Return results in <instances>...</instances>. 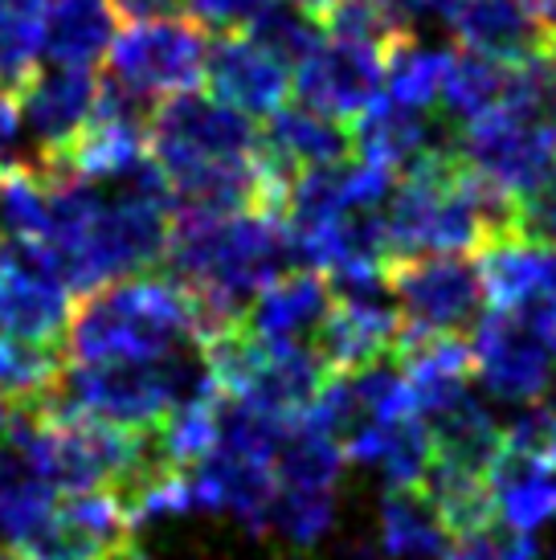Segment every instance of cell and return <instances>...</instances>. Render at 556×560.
I'll return each instance as SVG.
<instances>
[{
    "label": "cell",
    "mask_w": 556,
    "mask_h": 560,
    "mask_svg": "<svg viewBox=\"0 0 556 560\" xmlns=\"http://www.w3.org/2000/svg\"><path fill=\"white\" fill-rule=\"evenodd\" d=\"M327 315H332V282L315 266H294L263 287L242 324L270 348H299L320 340Z\"/></svg>",
    "instance_id": "obj_13"
},
{
    "label": "cell",
    "mask_w": 556,
    "mask_h": 560,
    "mask_svg": "<svg viewBox=\"0 0 556 560\" xmlns=\"http://www.w3.org/2000/svg\"><path fill=\"white\" fill-rule=\"evenodd\" d=\"M508 62H495L487 54L475 49H450L447 74H442V94H438V110L447 115L454 127L479 119L495 110L508 94Z\"/></svg>",
    "instance_id": "obj_22"
},
{
    "label": "cell",
    "mask_w": 556,
    "mask_h": 560,
    "mask_svg": "<svg viewBox=\"0 0 556 560\" xmlns=\"http://www.w3.org/2000/svg\"><path fill=\"white\" fill-rule=\"evenodd\" d=\"M544 295L556 303V249L544 254Z\"/></svg>",
    "instance_id": "obj_36"
},
{
    "label": "cell",
    "mask_w": 556,
    "mask_h": 560,
    "mask_svg": "<svg viewBox=\"0 0 556 560\" xmlns=\"http://www.w3.org/2000/svg\"><path fill=\"white\" fill-rule=\"evenodd\" d=\"M201 79L209 94L254 119H270L291 98V70L254 46L242 30H221L205 46Z\"/></svg>",
    "instance_id": "obj_10"
},
{
    "label": "cell",
    "mask_w": 556,
    "mask_h": 560,
    "mask_svg": "<svg viewBox=\"0 0 556 560\" xmlns=\"http://www.w3.org/2000/svg\"><path fill=\"white\" fill-rule=\"evenodd\" d=\"M336 528V491H308V487H275L266 532L282 536L294 548H315Z\"/></svg>",
    "instance_id": "obj_27"
},
{
    "label": "cell",
    "mask_w": 556,
    "mask_h": 560,
    "mask_svg": "<svg viewBox=\"0 0 556 560\" xmlns=\"http://www.w3.org/2000/svg\"><path fill=\"white\" fill-rule=\"evenodd\" d=\"M332 560H385V552H381V545H369V540H348V545L336 548Z\"/></svg>",
    "instance_id": "obj_35"
},
{
    "label": "cell",
    "mask_w": 556,
    "mask_h": 560,
    "mask_svg": "<svg viewBox=\"0 0 556 560\" xmlns=\"http://www.w3.org/2000/svg\"><path fill=\"white\" fill-rule=\"evenodd\" d=\"M148 152L164 176L176 180L209 164L263 156V127L254 124V115L221 103L217 94L176 91L155 107Z\"/></svg>",
    "instance_id": "obj_4"
},
{
    "label": "cell",
    "mask_w": 556,
    "mask_h": 560,
    "mask_svg": "<svg viewBox=\"0 0 556 560\" xmlns=\"http://www.w3.org/2000/svg\"><path fill=\"white\" fill-rule=\"evenodd\" d=\"M454 532L426 487H389L377 545L385 560H447Z\"/></svg>",
    "instance_id": "obj_21"
},
{
    "label": "cell",
    "mask_w": 556,
    "mask_h": 560,
    "mask_svg": "<svg viewBox=\"0 0 556 560\" xmlns=\"http://www.w3.org/2000/svg\"><path fill=\"white\" fill-rule=\"evenodd\" d=\"M421 487H426V495L438 503V512H442V520L450 524L454 536L466 528H479V524H487V520H495L487 470H466V467H450V463H433Z\"/></svg>",
    "instance_id": "obj_26"
},
{
    "label": "cell",
    "mask_w": 556,
    "mask_h": 560,
    "mask_svg": "<svg viewBox=\"0 0 556 560\" xmlns=\"http://www.w3.org/2000/svg\"><path fill=\"white\" fill-rule=\"evenodd\" d=\"M548 409L556 413V360H553V376H548V389H544V397H541Z\"/></svg>",
    "instance_id": "obj_39"
},
{
    "label": "cell",
    "mask_w": 556,
    "mask_h": 560,
    "mask_svg": "<svg viewBox=\"0 0 556 560\" xmlns=\"http://www.w3.org/2000/svg\"><path fill=\"white\" fill-rule=\"evenodd\" d=\"M299 4H303V9H311V13L327 16L332 9H336V4H344V0H299Z\"/></svg>",
    "instance_id": "obj_37"
},
{
    "label": "cell",
    "mask_w": 556,
    "mask_h": 560,
    "mask_svg": "<svg viewBox=\"0 0 556 560\" xmlns=\"http://www.w3.org/2000/svg\"><path fill=\"white\" fill-rule=\"evenodd\" d=\"M344 458L356 467L377 470L385 487H421L433 467V438L414 413L369 425L344 446Z\"/></svg>",
    "instance_id": "obj_19"
},
{
    "label": "cell",
    "mask_w": 556,
    "mask_h": 560,
    "mask_svg": "<svg viewBox=\"0 0 556 560\" xmlns=\"http://www.w3.org/2000/svg\"><path fill=\"white\" fill-rule=\"evenodd\" d=\"M185 340H197L193 299L164 270L78 295L66 336L70 360L164 357Z\"/></svg>",
    "instance_id": "obj_2"
},
{
    "label": "cell",
    "mask_w": 556,
    "mask_h": 560,
    "mask_svg": "<svg viewBox=\"0 0 556 560\" xmlns=\"http://www.w3.org/2000/svg\"><path fill=\"white\" fill-rule=\"evenodd\" d=\"M242 33L294 74L315 54V46L324 42L327 25L324 16L303 9L299 0H263L242 25Z\"/></svg>",
    "instance_id": "obj_24"
},
{
    "label": "cell",
    "mask_w": 556,
    "mask_h": 560,
    "mask_svg": "<svg viewBox=\"0 0 556 560\" xmlns=\"http://www.w3.org/2000/svg\"><path fill=\"white\" fill-rule=\"evenodd\" d=\"M74 291L42 275H25L0 262V331L9 340L46 343V348H70V315H74Z\"/></svg>",
    "instance_id": "obj_17"
},
{
    "label": "cell",
    "mask_w": 556,
    "mask_h": 560,
    "mask_svg": "<svg viewBox=\"0 0 556 560\" xmlns=\"http://www.w3.org/2000/svg\"><path fill=\"white\" fill-rule=\"evenodd\" d=\"M556 360V303L528 299L487 307L471 331V373L491 401L532 405L548 389Z\"/></svg>",
    "instance_id": "obj_3"
},
{
    "label": "cell",
    "mask_w": 556,
    "mask_h": 560,
    "mask_svg": "<svg viewBox=\"0 0 556 560\" xmlns=\"http://www.w3.org/2000/svg\"><path fill=\"white\" fill-rule=\"evenodd\" d=\"M454 160L479 185L516 201L556 168V124L495 107L471 124L454 127Z\"/></svg>",
    "instance_id": "obj_6"
},
{
    "label": "cell",
    "mask_w": 556,
    "mask_h": 560,
    "mask_svg": "<svg viewBox=\"0 0 556 560\" xmlns=\"http://www.w3.org/2000/svg\"><path fill=\"white\" fill-rule=\"evenodd\" d=\"M119 21H160V16H181L188 9L185 0H111Z\"/></svg>",
    "instance_id": "obj_31"
},
{
    "label": "cell",
    "mask_w": 556,
    "mask_h": 560,
    "mask_svg": "<svg viewBox=\"0 0 556 560\" xmlns=\"http://www.w3.org/2000/svg\"><path fill=\"white\" fill-rule=\"evenodd\" d=\"M46 0H0V94L21 98L42 66Z\"/></svg>",
    "instance_id": "obj_25"
},
{
    "label": "cell",
    "mask_w": 556,
    "mask_h": 560,
    "mask_svg": "<svg viewBox=\"0 0 556 560\" xmlns=\"http://www.w3.org/2000/svg\"><path fill=\"white\" fill-rule=\"evenodd\" d=\"M487 482H491L495 520L528 536L556 524V458L503 446L487 470Z\"/></svg>",
    "instance_id": "obj_18"
},
{
    "label": "cell",
    "mask_w": 556,
    "mask_h": 560,
    "mask_svg": "<svg viewBox=\"0 0 556 560\" xmlns=\"http://www.w3.org/2000/svg\"><path fill=\"white\" fill-rule=\"evenodd\" d=\"M94 560H143V548L131 540V532H124L119 540H111V545L103 548V552H99Z\"/></svg>",
    "instance_id": "obj_34"
},
{
    "label": "cell",
    "mask_w": 556,
    "mask_h": 560,
    "mask_svg": "<svg viewBox=\"0 0 556 560\" xmlns=\"http://www.w3.org/2000/svg\"><path fill=\"white\" fill-rule=\"evenodd\" d=\"M447 560H536V536L516 532L503 520H487L450 540Z\"/></svg>",
    "instance_id": "obj_28"
},
{
    "label": "cell",
    "mask_w": 556,
    "mask_h": 560,
    "mask_svg": "<svg viewBox=\"0 0 556 560\" xmlns=\"http://www.w3.org/2000/svg\"><path fill=\"white\" fill-rule=\"evenodd\" d=\"M442 21L463 49L487 54L508 66L553 46L541 16L528 9V0H454Z\"/></svg>",
    "instance_id": "obj_14"
},
{
    "label": "cell",
    "mask_w": 556,
    "mask_h": 560,
    "mask_svg": "<svg viewBox=\"0 0 556 560\" xmlns=\"http://www.w3.org/2000/svg\"><path fill=\"white\" fill-rule=\"evenodd\" d=\"M541 25H544V30H548V42H553V46H556V0H553V4H548V9H544V13H541Z\"/></svg>",
    "instance_id": "obj_38"
},
{
    "label": "cell",
    "mask_w": 556,
    "mask_h": 560,
    "mask_svg": "<svg viewBox=\"0 0 556 560\" xmlns=\"http://www.w3.org/2000/svg\"><path fill=\"white\" fill-rule=\"evenodd\" d=\"M393 295L402 307V340L471 336L487 307V279L479 258L466 254H417L389 266Z\"/></svg>",
    "instance_id": "obj_5"
},
{
    "label": "cell",
    "mask_w": 556,
    "mask_h": 560,
    "mask_svg": "<svg viewBox=\"0 0 556 560\" xmlns=\"http://www.w3.org/2000/svg\"><path fill=\"white\" fill-rule=\"evenodd\" d=\"M205 25L193 16H160L131 21L107 54V70L127 86L169 98L176 91H193L205 70Z\"/></svg>",
    "instance_id": "obj_7"
},
{
    "label": "cell",
    "mask_w": 556,
    "mask_h": 560,
    "mask_svg": "<svg viewBox=\"0 0 556 560\" xmlns=\"http://www.w3.org/2000/svg\"><path fill=\"white\" fill-rule=\"evenodd\" d=\"M450 62V46L426 42L409 30L385 49V86L381 94L417 110H438V94H442V74Z\"/></svg>",
    "instance_id": "obj_23"
},
{
    "label": "cell",
    "mask_w": 556,
    "mask_h": 560,
    "mask_svg": "<svg viewBox=\"0 0 556 560\" xmlns=\"http://www.w3.org/2000/svg\"><path fill=\"white\" fill-rule=\"evenodd\" d=\"M352 143L360 160L402 176L405 168H414L421 160L454 152V124L442 110L402 107V103L381 94L372 107H364L352 119Z\"/></svg>",
    "instance_id": "obj_9"
},
{
    "label": "cell",
    "mask_w": 556,
    "mask_h": 560,
    "mask_svg": "<svg viewBox=\"0 0 556 560\" xmlns=\"http://www.w3.org/2000/svg\"><path fill=\"white\" fill-rule=\"evenodd\" d=\"M0 560H30L16 545H0Z\"/></svg>",
    "instance_id": "obj_40"
},
{
    "label": "cell",
    "mask_w": 556,
    "mask_h": 560,
    "mask_svg": "<svg viewBox=\"0 0 556 560\" xmlns=\"http://www.w3.org/2000/svg\"><path fill=\"white\" fill-rule=\"evenodd\" d=\"M511 201L479 185L454 152L405 168L385 201L393 258L417 254H471L508 234Z\"/></svg>",
    "instance_id": "obj_1"
},
{
    "label": "cell",
    "mask_w": 556,
    "mask_h": 560,
    "mask_svg": "<svg viewBox=\"0 0 556 560\" xmlns=\"http://www.w3.org/2000/svg\"><path fill=\"white\" fill-rule=\"evenodd\" d=\"M13 148H16V103L0 94V164L13 160Z\"/></svg>",
    "instance_id": "obj_33"
},
{
    "label": "cell",
    "mask_w": 556,
    "mask_h": 560,
    "mask_svg": "<svg viewBox=\"0 0 556 560\" xmlns=\"http://www.w3.org/2000/svg\"><path fill=\"white\" fill-rule=\"evenodd\" d=\"M508 234L524 237L532 246L556 249V168L511 201Z\"/></svg>",
    "instance_id": "obj_29"
},
{
    "label": "cell",
    "mask_w": 556,
    "mask_h": 560,
    "mask_svg": "<svg viewBox=\"0 0 556 560\" xmlns=\"http://www.w3.org/2000/svg\"><path fill=\"white\" fill-rule=\"evenodd\" d=\"M263 156L278 180L291 185L299 172L332 168V164L352 160L356 156L352 127L344 124V119H336V115H324V110L299 103V98H294V103L287 98V103L266 119ZM282 197H287V192H282Z\"/></svg>",
    "instance_id": "obj_12"
},
{
    "label": "cell",
    "mask_w": 556,
    "mask_h": 560,
    "mask_svg": "<svg viewBox=\"0 0 556 560\" xmlns=\"http://www.w3.org/2000/svg\"><path fill=\"white\" fill-rule=\"evenodd\" d=\"M544 560H556V548H553V552H548V557H544Z\"/></svg>",
    "instance_id": "obj_41"
},
{
    "label": "cell",
    "mask_w": 556,
    "mask_h": 560,
    "mask_svg": "<svg viewBox=\"0 0 556 560\" xmlns=\"http://www.w3.org/2000/svg\"><path fill=\"white\" fill-rule=\"evenodd\" d=\"M385 86V49L344 42L324 33V42L315 46L308 62L291 74V91L299 103L336 115L344 124H352L364 107L381 98Z\"/></svg>",
    "instance_id": "obj_8"
},
{
    "label": "cell",
    "mask_w": 556,
    "mask_h": 560,
    "mask_svg": "<svg viewBox=\"0 0 556 560\" xmlns=\"http://www.w3.org/2000/svg\"><path fill=\"white\" fill-rule=\"evenodd\" d=\"M124 532L131 524L107 495H62L16 548L30 560H94Z\"/></svg>",
    "instance_id": "obj_15"
},
{
    "label": "cell",
    "mask_w": 556,
    "mask_h": 560,
    "mask_svg": "<svg viewBox=\"0 0 556 560\" xmlns=\"http://www.w3.org/2000/svg\"><path fill=\"white\" fill-rule=\"evenodd\" d=\"M119 37V13L111 0H46L42 58L58 66L99 70Z\"/></svg>",
    "instance_id": "obj_20"
},
{
    "label": "cell",
    "mask_w": 556,
    "mask_h": 560,
    "mask_svg": "<svg viewBox=\"0 0 556 560\" xmlns=\"http://www.w3.org/2000/svg\"><path fill=\"white\" fill-rule=\"evenodd\" d=\"M94 98H99V70H82V66H37L25 94L16 98L25 110V124L33 131L37 152L46 156H66L82 127L91 124Z\"/></svg>",
    "instance_id": "obj_11"
},
{
    "label": "cell",
    "mask_w": 556,
    "mask_h": 560,
    "mask_svg": "<svg viewBox=\"0 0 556 560\" xmlns=\"http://www.w3.org/2000/svg\"><path fill=\"white\" fill-rule=\"evenodd\" d=\"M188 487H193V508L225 512L250 532H266L278 482L270 463L230 451H209L197 467H188Z\"/></svg>",
    "instance_id": "obj_16"
},
{
    "label": "cell",
    "mask_w": 556,
    "mask_h": 560,
    "mask_svg": "<svg viewBox=\"0 0 556 560\" xmlns=\"http://www.w3.org/2000/svg\"><path fill=\"white\" fill-rule=\"evenodd\" d=\"M389 4L397 9V16H402L409 30H417L421 21H442L454 0H389Z\"/></svg>",
    "instance_id": "obj_32"
},
{
    "label": "cell",
    "mask_w": 556,
    "mask_h": 560,
    "mask_svg": "<svg viewBox=\"0 0 556 560\" xmlns=\"http://www.w3.org/2000/svg\"><path fill=\"white\" fill-rule=\"evenodd\" d=\"M188 13L201 21L205 30H242L250 21V13L263 4V0H185Z\"/></svg>",
    "instance_id": "obj_30"
}]
</instances>
